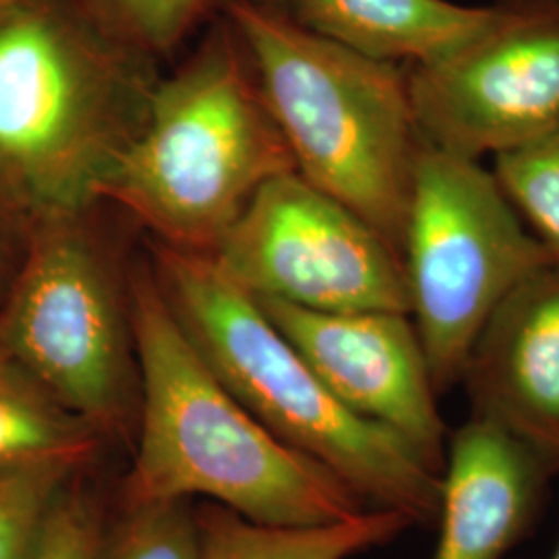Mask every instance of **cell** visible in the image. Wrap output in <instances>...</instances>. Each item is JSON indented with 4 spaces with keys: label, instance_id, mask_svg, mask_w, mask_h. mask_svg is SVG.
<instances>
[{
    "label": "cell",
    "instance_id": "10",
    "mask_svg": "<svg viewBox=\"0 0 559 559\" xmlns=\"http://www.w3.org/2000/svg\"><path fill=\"white\" fill-rule=\"evenodd\" d=\"M255 300L346 408L399 433L443 477L452 431L441 417L440 396L408 313H328Z\"/></svg>",
    "mask_w": 559,
    "mask_h": 559
},
{
    "label": "cell",
    "instance_id": "14",
    "mask_svg": "<svg viewBox=\"0 0 559 559\" xmlns=\"http://www.w3.org/2000/svg\"><path fill=\"white\" fill-rule=\"evenodd\" d=\"M200 559H348L385 545L413 528L396 510L367 508L321 526H267L221 503L198 508Z\"/></svg>",
    "mask_w": 559,
    "mask_h": 559
},
{
    "label": "cell",
    "instance_id": "15",
    "mask_svg": "<svg viewBox=\"0 0 559 559\" xmlns=\"http://www.w3.org/2000/svg\"><path fill=\"white\" fill-rule=\"evenodd\" d=\"M106 441L17 362L0 357V468L71 459L90 464Z\"/></svg>",
    "mask_w": 559,
    "mask_h": 559
},
{
    "label": "cell",
    "instance_id": "17",
    "mask_svg": "<svg viewBox=\"0 0 559 559\" xmlns=\"http://www.w3.org/2000/svg\"><path fill=\"white\" fill-rule=\"evenodd\" d=\"M110 38L147 59L173 52L226 0H73Z\"/></svg>",
    "mask_w": 559,
    "mask_h": 559
},
{
    "label": "cell",
    "instance_id": "23",
    "mask_svg": "<svg viewBox=\"0 0 559 559\" xmlns=\"http://www.w3.org/2000/svg\"><path fill=\"white\" fill-rule=\"evenodd\" d=\"M17 2H20V0H0V20H2Z\"/></svg>",
    "mask_w": 559,
    "mask_h": 559
},
{
    "label": "cell",
    "instance_id": "9",
    "mask_svg": "<svg viewBox=\"0 0 559 559\" xmlns=\"http://www.w3.org/2000/svg\"><path fill=\"white\" fill-rule=\"evenodd\" d=\"M496 9L454 52L408 64L425 141L473 160L559 131V0H498Z\"/></svg>",
    "mask_w": 559,
    "mask_h": 559
},
{
    "label": "cell",
    "instance_id": "18",
    "mask_svg": "<svg viewBox=\"0 0 559 559\" xmlns=\"http://www.w3.org/2000/svg\"><path fill=\"white\" fill-rule=\"evenodd\" d=\"M94 559H200L198 508L189 500L119 508Z\"/></svg>",
    "mask_w": 559,
    "mask_h": 559
},
{
    "label": "cell",
    "instance_id": "25",
    "mask_svg": "<svg viewBox=\"0 0 559 559\" xmlns=\"http://www.w3.org/2000/svg\"><path fill=\"white\" fill-rule=\"evenodd\" d=\"M0 357H2V355H0Z\"/></svg>",
    "mask_w": 559,
    "mask_h": 559
},
{
    "label": "cell",
    "instance_id": "24",
    "mask_svg": "<svg viewBox=\"0 0 559 559\" xmlns=\"http://www.w3.org/2000/svg\"><path fill=\"white\" fill-rule=\"evenodd\" d=\"M551 559H559V545H558V549H556V554H554V558Z\"/></svg>",
    "mask_w": 559,
    "mask_h": 559
},
{
    "label": "cell",
    "instance_id": "4",
    "mask_svg": "<svg viewBox=\"0 0 559 559\" xmlns=\"http://www.w3.org/2000/svg\"><path fill=\"white\" fill-rule=\"evenodd\" d=\"M251 59L226 15L156 81L145 117L104 180L164 247L210 255L265 182L295 173Z\"/></svg>",
    "mask_w": 559,
    "mask_h": 559
},
{
    "label": "cell",
    "instance_id": "12",
    "mask_svg": "<svg viewBox=\"0 0 559 559\" xmlns=\"http://www.w3.org/2000/svg\"><path fill=\"white\" fill-rule=\"evenodd\" d=\"M551 477L526 448L485 420L450 433L433 559H503L539 520Z\"/></svg>",
    "mask_w": 559,
    "mask_h": 559
},
{
    "label": "cell",
    "instance_id": "2",
    "mask_svg": "<svg viewBox=\"0 0 559 559\" xmlns=\"http://www.w3.org/2000/svg\"><path fill=\"white\" fill-rule=\"evenodd\" d=\"M152 59L73 0H20L0 20V191L23 218H80L145 117Z\"/></svg>",
    "mask_w": 559,
    "mask_h": 559
},
{
    "label": "cell",
    "instance_id": "3",
    "mask_svg": "<svg viewBox=\"0 0 559 559\" xmlns=\"http://www.w3.org/2000/svg\"><path fill=\"white\" fill-rule=\"evenodd\" d=\"M222 15L247 48L297 173L369 222L402 258L427 145L408 67L365 57L255 0H226Z\"/></svg>",
    "mask_w": 559,
    "mask_h": 559
},
{
    "label": "cell",
    "instance_id": "5",
    "mask_svg": "<svg viewBox=\"0 0 559 559\" xmlns=\"http://www.w3.org/2000/svg\"><path fill=\"white\" fill-rule=\"evenodd\" d=\"M158 284L203 360L267 431L330 468L369 508L438 528L443 477L399 433L346 408L210 255L158 245Z\"/></svg>",
    "mask_w": 559,
    "mask_h": 559
},
{
    "label": "cell",
    "instance_id": "13",
    "mask_svg": "<svg viewBox=\"0 0 559 559\" xmlns=\"http://www.w3.org/2000/svg\"><path fill=\"white\" fill-rule=\"evenodd\" d=\"M288 13L365 57L425 64L479 36L498 9L448 0H293Z\"/></svg>",
    "mask_w": 559,
    "mask_h": 559
},
{
    "label": "cell",
    "instance_id": "19",
    "mask_svg": "<svg viewBox=\"0 0 559 559\" xmlns=\"http://www.w3.org/2000/svg\"><path fill=\"white\" fill-rule=\"evenodd\" d=\"M493 175L520 218L559 261V131L496 156Z\"/></svg>",
    "mask_w": 559,
    "mask_h": 559
},
{
    "label": "cell",
    "instance_id": "22",
    "mask_svg": "<svg viewBox=\"0 0 559 559\" xmlns=\"http://www.w3.org/2000/svg\"><path fill=\"white\" fill-rule=\"evenodd\" d=\"M255 2L265 4V7H272V9H282V11H288L293 0H255Z\"/></svg>",
    "mask_w": 559,
    "mask_h": 559
},
{
    "label": "cell",
    "instance_id": "1",
    "mask_svg": "<svg viewBox=\"0 0 559 559\" xmlns=\"http://www.w3.org/2000/svg\"><path fill=\"white\" fill-rule=\"evenodd\" d=\"M129 309L140 362V429L119 508L210 498L267 526H321L369 506L318 460L278 440L203 360L162 293L138 272Z\"/></svg>",
    "mask_w": 559,
    "mask_h": 559
},
{
    "label": "cell",
    "instance_id": "16",
    "mask_svg": "<svg viewBox=\"0 0 559 559\" xmlns=\"http://www.w3.org/2000/svg\"><path fill=\"white\" fill-rule=\"evenodd\" d=\"M90 464L48 459L0 468V559H38L62 489Z\"/></svg>",
    "mask_w": 559,
    "mask_h": 559
},
{
    "label": "cell",
    "instance_id": "6",
    "mask_svg": "<svg viewBox=\"0 0 559 559\" xmlns=\"http://www.w3.org/2000/svg\"><path fill=\"white\" fill-rule=\"evenodd\" d=\"M0 355L106 443L133 452L141 378L129 290L80 218L36 222L0 302Z\"/></svg>",
    "mask_w": 559,
    "mask_h": 559
},
{
    "label": "cell",
    "instance_id": "20",
    "mask_svg": "<svg viewBox=\"0 0 559 559\" xmlns=\"http://www.w3.org/2000/svg\"><path fill=\"white\" fill-rule=\"evenodd\" d=\"M81 475L55 503L38 559H94L108 510L100 491Z\"/></svg>",
    "mask_w": 559,
    "mask_h": 559
},
{
    "label": "cell",
    "instance_id": "8",
    "mask_svg": "<svg viewBox=\"0 0 559 559\" xmlns=\"http://www.w3.org/2000/svg\"><path fill=\"white\" fill-rule=\"evenodd\" d=\"M210 260L253 299L328 313L411 316L399 251L297 170L261 187Z\"/></svg>",
    "mask_w": 559,
    "mask_h": 559
},
{
    "label": "cell",
    "instance_id": "11",
    "mask_svg": "<svg viewBox=\"0 0 559 559\" xmlns=\"http://www.w3.org/2000/svg\"><path fill=\"white\" fill-rule=\"evenodd\" d=\"M460 383L471 417L559 475V261L520 280L480 328Z\"/></svg>",
    "mask_w": 559,
    "mask_h": 559
},
{
    "label": "cell",
    "instance_id": "21",
    "mask_svg": "<svg viewBox=\"0 0 559 559\" xmlns=\"http://www.w3.org/2000/svg\"><path fill=\"white\" fill-rule=\"evenodd\" d=\"M29 228V222L0 191V302L20 267Z\"/></svg>",
    "mask_w": 559,
    "mask_h": 559
},
{
    "label": "cell",
    "instance_id": "7",
    "mask_svg": "<svg viewBox=\"0 0 559 559\" xmlns=\"http://www.w3.org/2000/svg\"><path fill=\"white\" fill-rule=\"evenodd\" d=\"M556 261L524 228L493 173L479 160L423 147L402 263L438 396L459 385L468 350L501 299Z\"/></svg>",
    "mask_w": 559,
    "mask_h": 559
}]
</instances>
